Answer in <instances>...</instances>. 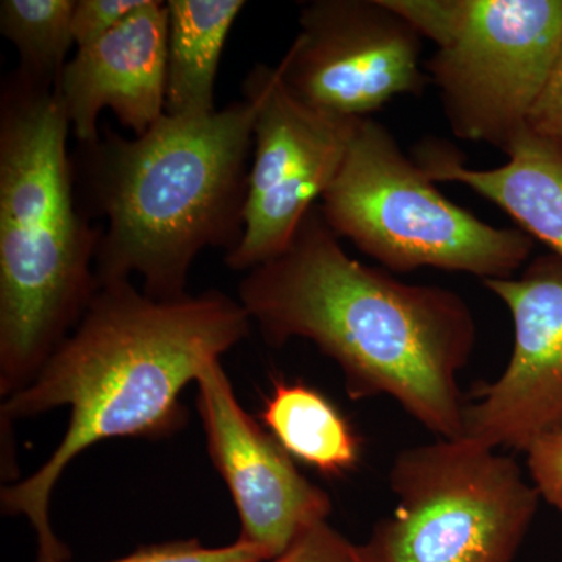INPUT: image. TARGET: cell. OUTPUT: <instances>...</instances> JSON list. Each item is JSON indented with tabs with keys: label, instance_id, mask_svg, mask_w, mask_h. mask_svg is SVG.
<instances>
[{
	"label": "cell",
	"instance_id": "1",
	"mask_svg": "<svg viewBox=\"0 0 562 562\" xmlns=\"http://www.w3.org/2000/svg\"><path fill=\"white\" fill-rule=\"evenodd\" d=\"M250 324L241 303L221 291L158 301L132 281L99 288L38 375L2 403V425L69 408L68 430L49 460L3 486L0 497L3 513L31 522L40 561L68 560L49 508L70 462L106 439H160L181 430V392L241 342Z\"/></svg>",
	"mask_w": 562,
	"mask_h": 562
},
{
	"label": "cell",
	"instance_id": "2",
	"mask_svg": "<svg viewBox=\"0 0 562 562\" xmlns=\"http://www.w3.org/2000/svg\"><path fill=\"white\" fill-rule=\"evenodd\" d=\"M238 292L269 346L306 339L338 364L355 401L384 395L439 439L464 438L458 375L476 325L457 292L353 260L319 205L286 249L246 272Z\"/></svg>",
	"mask_w": 562,
	"mask_h": 562
},
{
	"label": "cell",
	"instance_id": "3",
	"mask_svg": "<svg viewBox=\"0 0 562 562\" xmlns=\"http://www.w3.org/2000/svg\"><path fill=\"white\" fill-rule=\"evenodd\" d=\"M203 116L160 120L143 136L106 127L74 155L77 199L105 221L95 273L99 286L138 277L158 301L188 294V276L205 249H236L260 95Z\"/></svg>",
	"mask_w": 562,
	"mask_h": 562
},
{
	"label": "cell",
	"instance_id": "4",
	"mask_svg": "<svg viewBox=\"0 0 562 562\" xmlns=\"http://www.w3.org/2000/svg\"><path fill=\"white\" fill-rule=\"evenodd\" d=\"M60 94L14 69L0 92V395L38 375L99 291L102 225L80 209Z\"/></svg>",
	"mask_w": 562,
	"mask_h": 562
},
{
	"label": "cell",
	"instance_id": "5",
	"mask_svg": "<svg viewBox=\"0 0 562 562\" xmlns=\"http://www.w3.org/2000/svg\"><path fill=\"white\" fill-rule=\"evenodd\" d=\"M319 210L339 239H349L392 272L432 268L483 281L512 279L535 247L520 228L492 227L443 198L371 117L358 121Z\"/></svg>",
	"mask_w": 562,
	"mask_h": 562
},
{
	"label": "cell",
	"instance_id": "6",
	"mask_svg": "<svg viewBox=\"0 0 562 562\" xmlns=\"http://www.w3.org/2000/svg\"><path fill=\"white\" fill-rule=\"evenodd\" d=\"M436 44L425 63L461 139L508 151L562 44V0H386Z\"/></svg>",
	"mask_w": 562,
	"mask_h": 562
},
{
	"label": "cell",
	"instance_id": "7",
	"mask_svg": "<svg viewBox=\"0 0 562 562\" xmlns=\"http://www.w3.org/2000/svg\"><path fill=\"white\" fill-rule=\"evenodd\" d=\"M391 514L361 543L369 562H514L541 494L513 458L468 438L394 458Z\"/></svg>",
	"mask_w": 562,
	"mask_h": 562
},
{
	"label": "cell",
	"instance_id": "8",
	"mask_svg": "<svg viewBox=\"0 0 562 562\" xmlns=\"http://www.w3.org/2000/svg\"><path fill=\"white\" fill-rule=\"evenodd\" d=\"M247 81L260 95L244 206L243 238L224 255L249 272L286 249L306 214L338 176L360 120L333 116L299 101L279 66L260 65Z\"/></svg>",
	"mask_w": 562,
	"mask_h": 562
},
{
	"label": "cell",
	"instance_id": "9",
	"mask_svg": "<svg viewBox=\"0 0 562 562\" xmlns=\"http://www.w3.org/2000/svg\"><path fill=\"white\" fill-rule=\"evenodd\" d=\"M279 63L292 95L313 109L366 120L397 95H419L422 36L386 0H314Z\"/></svg>",
	"mask_w": 562,
	"mask_h": 562
},
{
	"label": "cell",
	"instance_id": "10",
	"mask_svg": "<svg viewBox=\"0 0 562 562\" xmlns=\"http://www.w3.org/2000/svg\"><path fill=\"white\" fill-rule=\"evenodd\" d=\"M483 283L512 313L514 349L502 375L465 406L464 438L527 453L562 428V261L541 257L519 279Z\"/></svg>",
	"mask_w": 562,
	"mask_h": 562
},
{
	"label": "cell",
	"instance_id": "11",
	"mask_svg": "<svg viewBox=\"0 0 562 562\" xmlns=\"http://www.w3.org/2000/svg\"><path fill=\"white\" fill-rule=\"evenodd\" d=\"M198 387L206 450L238 512V539L273 560L302 532L328 520L330 497L299 471L265 425L243 408L221 361L202 372Z\"/></svg>",
	"mask_w": 562,
	"mask_h": 562
},
{
	"label": "cell",
	"instance_id": "12",
	"mask_svg": "<svg viewBox=\"0 0 562 562\" xmlns=\"http://www.w3.org/2000/svg\"><path fill=\"white\" fill-rule=\"evenodd\" d=\"M168 7L147 0L116 31L77 47L55 90L79 144L101 136L99 117L110 110L133 136L162 114L166 99Z\"/></svg>",
	"mask_w": 562,
	"mask_h": 562
},
{
	"label": "cell",
	"instance_id": "13",
	"mask_svg": "<svg viewBox=\"0 0 562 562\" xmlns=\"http://www.w3.org/2000/svg\"><path fill=\"white\" fill-rule=\"evenodd\" d=\"M498 168L469 169L446 144H422L417 165L438 183H460L501 206L562 261V143L525 128Z\"/></svg>",
	"mask_w": 562,
	"mask_h": 562
},
{
	"label": "cell",
	"instance_id": "14",
	"mask_svg": "<svg viewBox=\"0 0 562 562\" xmlns=\"http://www.w3.org/2000/svg\"><path fill=\"white\" fill-rule=\"evenodd\" d=\"M165 113L203 116L216 111L214 85L244 0H169Z\"/></svg>",
	"mask_w": 562,
	"mask_h": 562
},
{
	"label": "cell",
	"instance_id": "15",
	"mask_svg": "<svg viewBox=\"0 0 562 562\" xmlns=\"http://www.w3.org/2000/svg\"><path fill=\"white\" fill-rule=\"evenodd\" d=\"M260 417L292 460L324 475H344L360 462V438L349 420L308 384L276 380Z\"/></svg>",
	"mask_w": 562,
	"mask_h": 562
},
{
	"label": "cell",
	"instance_id": "16",
	"mask_svg": "<svg viewBox=\"0 0 562 562\" xmlns=\"http://www.w3.org/2000/svg\"><path fill=\"white\" fill-rule=\"evenodd\" d=\"M76 0H2L0 32L20 54L18 70L55 88L68 65Z\"/></svg>",
	"mask_w": 562,
	"mask_h": 562
},
{
	"label": "cell",
	"instance_id": "17",
	"mask_svg": "<svg viewBox=\"0 0 562 562\" xmlns=\"http://www.w3.org/2000/svg\"><path fill=\"white\" fill-rule=\"evenodd\" d=\"M268 554L244 541L225 547H205L198 539L139 547L128 557L110 562H268ZM38 562H69L50 560Z\"/></svg>",
	"mask_w": 562,
	"mask_h": 562
},
{
	"label": "cell",
	"instance_id": "18",
	"mask_svg": "<svg viewBox=\"0 0 562 562\" xmlns=\"http://www.w3.org/2000/svg\"><path fill=\"white\" fill-rule=\"evenodd\" d=\"M268 562H369L361 546L349 541L328 520L302 532L290 549Z\"/></svg>",
	"mask_w": 562,
	"mask_h": 562
},
{
	"label": "cell",
	"instance_id": "19",
	"mask_svg": "<svg viewBox=\"0 0 562 562\" xmlns=\"http://www.w3.org/2000/svg\"><path fill=\"white\" fill-rule=\"evenodd\" d=\"M147 0H76L72 13V35L76 47L103 38L116 31Z\"/></svg>",
	"mask_w": 562,
	"mask_h": 562
},
{
	"label": "cell",
	"instance_id": "20",
	"mask_svg": "<svg viewBox=\"0 0 562 562\" xmlns=\"http://www.w3.org/2000/svg\"><path fill=\"white\" fill-rule=\"evenodd\" d=\"M527 464L541 498L562 512V428L532 443Z\"/></svg>",
	"mask_w": 562,
	"mask_h": 562
},
{
	"label": "cell",
	"instance_id": "21",
	"mask_svg": "<svg viewBox=\"0 0 562 562\" xmlns=\"http://www.w3.org/2000/svg\"><path fill=\"white\" fill-rule=\"evenodd\" d=\"M528 128L562 143V44L549 81L531 111Z\"/></svg>",
	"mask_w": 562,
	"mask_h": 562
}]
</instances>
